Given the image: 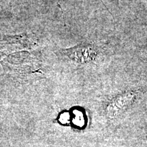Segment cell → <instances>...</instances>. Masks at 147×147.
Listing matches in <instances>:
<instances>
[{"label": "cell", "mask_w": 147, "mask_h": 147, "mask_svg": "<svg viewBox=\"0 0 147 147\" xmlns=\"http://www.w3.org/2000/svg\"><path fill=\"white\" fill-rule=\"evenodd\" d=\"M73 61L79 64L91 63L99 57V50L94 46L80 45L71 49H64L61 52Z\"/></svg>", "instance_id": "obj_1"}]
</instances>
